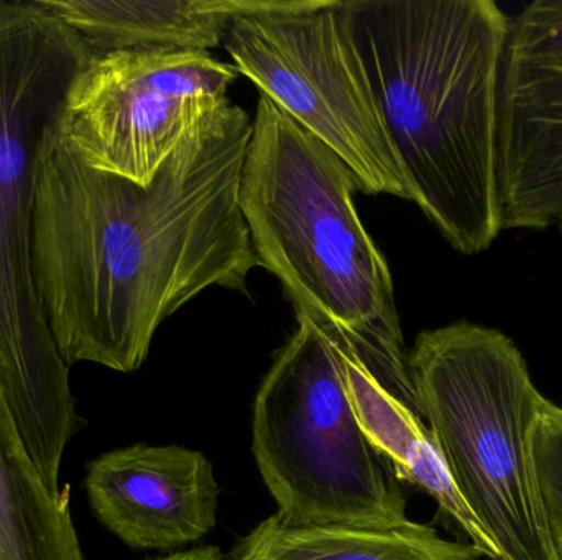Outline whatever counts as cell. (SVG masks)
Masks as SVG:
<instances>
[{"label": "cell", "mask_w": 562, "mask_h": 560, "mask_svg": "<svg viewBox=\"0 0 562 560\" xmlns=\"http://www.w3.org/2000/svg\"><path fill=\"white\" fill-rule=\"evenodd\" d=\"M59 118L46 128L36 164V299L66 367L88 362L131 374L161 322L194 296L211 286L247 295L260 266L239 204L254 121L239 105H223L140 186L89 167Z\"/></svg>", "instance_id": "cell-1"}, {"label": "cell", "mask_w": 562, "mask_h": 560, "mask_svg": "<svg viewBox=\"0 0 562 560\" xmlns=\"http://www.w3.org/2000/svg\"><path fill=\"white\" fill-rule=\"evenodd\" d=\"M340 12L406 199L456 252H487L504 232L501 99L512 16L492 0H347Z\"/></svg>", "instance_id": "cell-2"}, {"label": "cell", "mask_w": 562, "mask_h": 560, "mask_svg": "<svg viewBox=\"0 0 562 560\" xmlns=\"http://www.w3.org/2000/svg\"><path fill=\"white\" fill-rule=\"evenodd\" d=\"M356 191L349 167L260 95L239 187L259 265L296 315L339 332L376 384L419 416L392 273L357 214Z\"/></svg>", "instance_id": "cell-3"}, {"label": "cell", "mask_w": 562, "mask_h": 560, "mask_svg": "<svg viewBox=\"0 0 562 560\" xmlns=\"http://www.w3.org/2000/svg\"><path fill=\"white\" fill-rule=\"evenodd\" d=\"M91 58L85 39L38 0H0V381L23 444L55 492L82 421L33 286V196L43 135Z\"/></svg>", "instance_id": "cell-4"}, {"label": "cell", "mask_w": 562, "mask_h": 560, "mask_svg": "<svg viewBox=\"0 0 562 560\" xmlns=\"http://www.w3.org/2000/svg\"><path fill=\"white\" fill-rule=\"evenodd\" d=\"M419 416L505 560H557L531 460L544 397L505 332L471 321L423 331L408 355Z\"/></svg>", "instance_id": "cell-5"}, {"label": "cell", "mask_w": 562, "mask_h": 560, "mask_svg": "<svg viewBox=\"0 0 562 560\" xmlns=\"http://www.w3.org/2000/svg\"><path fill=\"white\" fill-rule=\"evenodd\" d=\"M296 321L254 404V456L277 515L294 526L403 525L402 480L357 418L339 351L307 316Z\"/></svg>", "instance_id": "cell-6"}, {"label": "cell", "mask_w": 562, "mask_h": 560, "mask_svg": "<svg viewBox=\"0 0 562 560\" xmlns=\"http://www.w3.org/2000/svg\"><path fill=\"white\" fill-rule=\"evenodd\" d=\"M339 0L254 12L231 23L223 46L280 111L352 171L359 191L406 199L405 181Z\"/></svg>", "instance_id": "cell-7"}, {"label": "cell", "mask_w": 562, "mask_h": 560, "mask_svg": "<svg viewBox=\"0 0 562 560\" xmlns=\"http://www.w3.org/2000/svg\"><path fill=\"white\" fill-rule=\"evenodd\" d=\"M237 75L198 49L92 55L66 92L63 135L89 167L148 186L184 134L229 104Z\"/></svg>", "instance_id": "cell-8"}, {"label": "cell", "mask_w": 562, "mask_h": 560, "mask_svg": "<svg viewBox=\"0 0 562 560\" xmlns=\"http://www.w3.org/2000/svg\"><path fill=\"white\" fill-rule=\"evenodd\" d=\"M504 230L562 233V0L512 16L501 99Z\"/></svg>", "instance_id": "cell-9"}, {"label": "cell", "mask_w": 562, "mask_h": 560, "mask_svg": "<svg viewBox=\"0 0 562 560\" xmlns=\"http://www.w3.org/2000/svg\"><path fill=\"white\" fill-rule=\"evenodd\" d=\"M86 492L99 522L140 551L191 545L217 523L213 464L180 446L137 444L102 454L88 466Z\"/></svg>", "instance_id": "cell-10"}, {"label": "cell", "mask_w": 562, "mask_h": 560, "mask_svg": "<svg viewBox=\"0 0 562 560\" xmlns=\"http://www.w3.org/2000/svg\"><path fill=\"white\" fill-rule=\"evenodd\" d=\"M301 0H38L78 33L92 55L138 48L223 45L231 23L254 12L293 9Z\"/></svg>", "instance_id": "cell-11"}, {"label": "cell", "mask_w": 562, "mask_h": 560, "mask_svg": "<svg viewBox=\"0 0 562 560\" xmlns=\"http://www.w3.org/2000/svg\"><path fill=\"white\" fill-rule=\"evenodd\" d=\"M321 328V325H319ZM339 351L346 374L347 390L363 431L389 457L396 476L428 493L442 513L468 536L469 542L488 560H505L498 546L482 528L468 503L462 499L448 466L418 414L403 407L386 393L375 378L360 364L350 345L339 332L321 328Z\"/></svg>", "instance_id": "cell-12"}, {"label": "cell", "mask_w": 562, "mask_h": 560, "mask_svg": "<svg viewBox=\"0 0 562 560\" xmlns=\"http://www.w3.org/2000/svg\"><path fill=\"white\" fill-rule=\"evenodd\" d=\"M471 542L406 522L390 529L294 526L279 515L260 523L227 560H481Z\"/></svg>", "instance_id": "cell-13"}, {"label": "cell", "mask_w": 562, "mask_h": 560, "mask_svg": "<svg viewBox=\"0 0 562 560\" xmlns=\"http://www.w3.org/2000/svg\"><path fill=\"white\" fill-rule=\"evenodd\" d=\"M0 560H85L68 500L40 476L0 381Z\"/></svg>", "instance_id": "cell-14"}, {"label": "cell", "mask_w": 562, "mask_h": 560, "mask_svg": "<svg viewBox=\"0 0 562 560\" xmlns=\"http://www.w3.org/2000/svg\"><path fill=\"white\" fill-rule=\"evenodd\" d=\"M531 460L557 560H562V408L544 398L531 431Z\"/></svg>", "instance_id": "cell-15"}, {"label": "cell", "mask_w": 562, "mask_h": 560, "mask_svg": "<svg viewBox=\"0 0 562 560\" xmlns=\"http://www.w3.org/2000/svg\"><path fill=\"white\" fill-rule=\"evenodd\" d=\"M223 559V555H221L220 549L213 548H198L193 549V551L181 552V555H173L170 558L157 559V560H221Z\"/></svg>", "instance_id": "cell-16"}]
</instances>
